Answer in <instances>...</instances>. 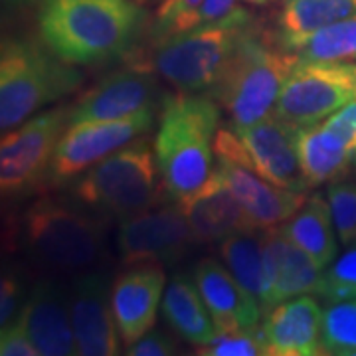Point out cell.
<instances>
[{"instance_id": "1", "label": "cell", "mask_w": 356, "mask_h": 356, "mask_svg": "<svg viewBox=\"0 0 356 356\" xmlns=\"http://www.w3.org/2000/svg\"><path fill=\"white\" fill-rule=\"evenodd\" d=\"M139 2L131 0H44L42 42L62 60L93 65L123 56L139 32Z\"/></svg>"}, {"instance_id": "2", "label": "cell", "mask_w": 356, "mask_h": 356, "mask_svg": "<svg viewBox=\"0 0 356 356\" xmlns=\"http://www.w3.org/2000/svg\"><path fill=\"white\" fill-rule=\"evenodd\" d=\"M216 103L208 95L168 97L154 137V161L166 194L177 204L194 196L214 175Z\"/></svg>"}, {"instance_id": "3", "label": "cell", "mask_w": 356, "mask_h": 356, "mask_svg": "<svg viewBox=\"0 0 356 356\" xmlns=\"http://www.w3.org/2000/svg\"><path fill=\"white\" fill-rule=\"evenodd\" d=\"M86 76L44 42L10 38L0 51V129L20 127L42 107L83 86Z\"/></svg>"}, {"instance_id": "4", "label": "cell", "mask_w": 356, "mask_h": 356, "mask_svg": "<svg viewBox=\"0 0 356 356\" xmlns=\"http://www.w3.org/2000/svg\"><path fill=\"white\" fill-rule=\"evenodd\" d=\"M295 65V56L283 50L277 40L273 42L267 34L248 26L210 95L226 109L234 131L250 127L273 113L281 88Z\"/></svg>"}, {"instance_id": "5", "label": "cell", "mask_w": 356, "mask_h": 356, "mask_svg": "<svg viewBox=\"0 0 356 356\" xmlns=\"http://www.w3.org/2000/svg\"><path fill=\"white\" fill-rule=\"evenodd\" d=\"M26 254L51 271H79L95 266L105 250V226L81 208L56 196H42L20 218Z\"/></svg>"}, {"instance_id": "6", "label": "cell", "mask_w": 356, "mask_h": 356, "mask_svg": "<svg viewBox=\"0 0 356 356\" xmlns=\"http://www.w3.org/2000/svg\"><path fill=\"white\" fill-rule=\"evenodd\" d=\"M154 151L147 140L127 147L89 166L76 184V196L83 204L111 216L129 218L147 212L159 198Z\"/></svg>"}, {"instance_id": "7", "label": "cell", "mask_w": 356, "mask_h": 356, "mask_svg": "<svg viewBox=\"0 0 356 356\" xmlns=\"http://www.w3.org/2000/svg\"><path fill=\"white\" fill-rule=\"evenodd\" d=\"M248 26H202L159 38L149 64L156 76L180 93L212 89L226 72Z\"/></svg>"}, {"instance_id": "8", "label": "cell", "mask_w": 356, "mask_h": 356, "mask_svg": "<svg viewBox=\"0 0 356 356\" xmlns=\"http://www.w3.org/2000/svg\"><path fill=\"white\" fill-rule=\"evenodd\" d=\"M214 153L218 161L216 170L240 202L243 216L252 228L280 226L305 204L307 196L303 192L277 186L255 170L236 131L218 129Z\"/></svg>"}, {"instance_id": "9", "label": "cell", "mask_w": 356, "mask_h": 356, "mask_svg": "<svg viewBox=\"0 0 356 356\" xmlns=\"http://www.w3.org/2000/svg\"><path fill=\"white\" fill-rule=\"evenodd\" d=\"M70 107L51 109L8 131L0 145V188L2 196H22L50 175L51 161L65 129Z\"/></svg>"}, {"instance_id": "10", "label": "cell", "mask_w": 356, "mask_h": 356, "mask_svg": "<svg viewBox=\"0 0 356 356\" xmlns=\"http://www.w3.org/2000/svg\"><path fill=\"white\" fill-rule=\"evenodd\" d=\"M356 99V64H297L281 88L275 113L299 129L313 127Z\"/></svg>"}, {"instance_id": "11", "label": "cell", "mask_w": 356, "mask_h": 356, "mask_svg": "<svg viewBox=\"0 0 356 356\" xmlns=\"http://www.w3.org/2000/svg\"><path fill=\"white\" fill-rule=\"evenodd\" d=\"M153 125V109L113 121H83L65 129L50 166L54 184H62L105 156L139 139Z\"/></svg>"}, {"instance_id": "12", "label": "cell", "mask_w": 356, "mask_h": 356, "mask_svg": "<svg viewBox=\"0 0 356 356\" xmlns=\"http://www.w3.org/2000/svg\"><path fill=\"white\" fill-rule=\"evenodd\" d=\"M194 240L191 224L180 206H165L123 218L117 229V250L125 264H170Z\"/></svg>"}, {"instance_id": "13", "label": "cell", "mask_w": 356, "mask_h": 356, "mask_svg": "<svg viewBox=\"0 0 356 356\" xmlns=\"http://www.w3.org/2000/svg\"><path fill=\"white\" fill-rule=\"evenodd\" d=\"M236 133L261 177L289 191H309L299 161L297 125L273 111L250 127L236 129Z\"/></svg>"}, {"instance_id": "14", "label": "cell", "mask_w": 356, "mask_h": 356, "mask_svg": "<svg viewBox=\"0 0 356 356\" xmlns=\"http://www.w3.org/2000/svg\"><path fill=\"white\" fill-rule=\"evenodd\" d=\"M159 83L149 67L115 72L70 107V125L83 121H113L153 109Z\"/></svg>"}, {"instance_id": "15", "label": "cell", "mask_w": 356, "mask_h": 356, "mask_svg": "<svg viewBox=\"0 0 356 356\" xmlns=\"http://www.w3.org/2000/svg\"><path fill=\"white\" fill-rule=\"evenodd\" d=\"M77 355L113 356L119 337L111 307V287L103 273H86L74 283L70 297Z\"/></svg>"}, {"instance_id": "16", "label": "cell", "mask_w": 356, "mask_h": 356, "mask_svg": "<svg viewBox=\"0 0 356 356\" xmlns=\"http://www.w3.org/2000/svg\"><path fill=\"white\" fill-rule=\"evenodd\" d=\"M165 271L156 261L135 264L123 271L111 287V307L117 331L125 344L139 341L153 329L165 295Z\"/></svg>"}, {"instance_id": "17", "label": "cell", "mask_w": 356, "mask_h": 356, "mask_svg": "<svg viewBox=\"0 0 356 356\" xmlns=\"http://www.w3.org/2000/svg\"><path fill=\"white\" fill-rule=\"evenodd\" d=\"M323 317L315 297L297 295L267 313L264 331L269 356H317L323 348Z\"/></svg>"}, {"instance_id": "18", "label": "cell", "mask_w": 356, "mask_h": 356, "mask_svg": "<svg viewBox=\"0 0 356 356\" xmlns=\"http://www.w3.org/2000/svg\"><path fill=\"white\" fill-rule=\"evenodd\" d=\"M194 283L216 323L218 331L234 332L259 325L264 309L259 299L240 285L220 261L206 257L194 267Z\"/></svg>"}, {"instance_id": "19", "label": "cell", "mask_w": 356, "mask_h": 356, "mask_svg": "<svg viewBox=\"0 0 356 356\" xmlns=\"http://www.w3.org/2000/svg\"><path fill=\"white\" fill-rule=\"evenodd\" d=\"M26 329L42 356L77 355L72 311L64 291L50 280L34 285L22 309Z\"/></svg>"}, {"instance_id": "20", "label": "cell", "mask_w": 356, "mask_h": 356, "mask_svg": "<svg viewBox=\"0 0 356 356\" xmlns=\"http://www.w3.org/2000/svg\"><path fill=\"white\" fill-rule=\"evenodd\" d=\"M178 206L188 220L196 242H220L236 232L252 228L218 170L200 191Z\"/></svg>"}, {"instance_id": "21", "label": "cell", "mask_w": 356, "mask_h": 356, "mask_svg": "<svg viewBox=\"0 0 356 356\" xmlns=\"http://www.w3.org/2000/svg\"><path fill=\"white\" fill-rule=\"evenodd\" d=\"M161 309L168 327L186 343L204 346L220 334L196 283L186 275H175L168 281Z\"/></svg>"}, {"instance_id": "22", "label": "cell", "mask_w": 356, "mask_h": 356, "mask_svg": "<svg viewBox=\"0 0 356 356\" xmlns=\"http://www.w3.org/2000/svg\"><path fill=\"white\" fill-rule=\"evenodd\" d=\"M297 147L309 188L343 177L353 163V149L325 123L299 129Z\"/></svg>"}, {"instance_id": "23", "label": "cell", "mask_w": 356, "mask_h": 356, "mask_svg": "<svg viewBox=\"0 0 356 356\" xmlns=\"http://www.w3.org/2000/svg\"><path fill=\"white\" fill-rule=\"evenodd\" d=\"M285 236L295 245L311 255L318 266L329 267L337 259L339 243H337V229L332 224L331 208L323 196H311L305 204L289 218L283 226Z\"/></svg>"}, {"instance_id": "24", "label": "cell", "mask_w": 356, "mask_h": 356, "mask_svg": "<svg viewBox=\"0 0 356 356\" xmlns=\"http://www.w3.org/2000/svg\"><path fill=\"white\" fill-rule=\"evenodd\" d=\"M350 16H356V0H287L277 20V44L289 51L299 40Z\"/></svg>"}, {"instance_id": "25", "label": "cell", "mask_w": 356, "mask_h": 356, "mask_svg": "<svg viewBox=\"0 0 356 356\" xmlns=\"http://www.w3.org/2000/svg\"><path fill=\"white\" fill-rule=\"evenodd\" d=\"M297 64H332L356 60V16L325 26L289 50Z\"/></svg>"}, {"instance_id": "26", "label": "cell", "mask_w": 356, "mask_h": 356, "mask_svg": "<svg viewBox=\"0 0 356 356\" xmlns=\"http://www.w3.org/2000/svg\"><path fill=\"white\" fill-rule=\"evenodd\" d=\"M220 254L232 271V275L240 281V285L259 299L264 236H257L255 228L236 232L226 240H222Z\"/></svg>"}, {"instance_id": "27", "label": "cell", "mask_w": 356, "mask_h": 356, "mask_svg": "<svg viewBox=\"0 0 356 356\" xmlns=\"http://www.w3.org/2000/svg\"><path fill=\"white\" fill-rule=\"evenodd\" d=\"M323 281V267L311 255L303 252L299 245L289 243L285 264L280 273V280L275 285L273 293V303L275 307L297 297V295H307V293H317Z\"/></svg>"}, {"instance_id": "28", "label": "cell", "mask_w": 356, "mask_h": 356, "mask_svg": "<svg viewBox=\"0 0 356 356\" xmlns=\"http://www.w3.org/2000/svg\"><path fill=\"white\" fill-rule=\"evenodd\" d=\"M325 355L356 356V299L337 301L323 317Z\"/></svg>"}, {"instance_id": "29", "label": "cell", "mask_w": 356, "mask_h": 356, "mask_svg": "<svg viewBox=\"0 0 356 356\" xmlns=\"http://www.w3.org/2000/svg\"><path fill=\"white\" fill-rule=\"evenodd\" d=\"M264 236V255H261V291H259V305L264 313H269L273 303V293L280 280L281 269L285 264V255L291 240L285 236L283 226H271L261 232Z\"/></svg>"}, {"instance_id": "30", "label": "cell", "mask_w": 356, "mask_h": 356, "mask_svg": "<svg viewBox=\"0 0 356 356\" xmlns=\"http://www.w3.org/2000/svg\"><path fill=\"white\" fill-rule=\"evenodd\" d=\"M204 356H259L267 355V339L264 325L234 332H222L212 343L198 346Z\"/></svg>"}, {"instance_id": "31", "label": "cell", "mask_w": 356, "mask_h": 356, "mask_svg": "<svg viewBox=\"0 0 356 356\" xmlns=\"http://www.w3.org/2000/svg\"><path fill=\"white\" fill-rule=\"evenodd\" d=\"M317 295L329 303L356 299V245L348 248V252L337 257L323 271Z\"/></svg>"}, {"instance_id": "32", "label": "cell", "mask_w": 356, "mask_h": 356, "mask_svg": "<svg viewBox=\"0 0 356 356\" xmlns=\"http://www.w3.org/2000/svg\"><path fill=\"white\" fill-rule=\"evenodd\" d=\"M332 224L344 248L356 245V184L337 182L327 192Z\"/></svg>"}, {"instance_id": "33", "label": "cell", "mask_w": 356, "mask_h": 356, "mask_svg": "<svg viewBox=\"0 0 356 356\" xmlns=\"http://www.w3.org/2000/svg\"><path fill=\"white\" fill-rule=\"evenodd\" d=\"M202 2L204 0H163L156 10V38L200 28Z\"/></svg>"}, {"instance_id": "34", "label": "cell", "mask_w": 356, "mask_h": 356, "mask_svg": "<svg viewBox=\"0 0 356 356\" xmlns=\"http://www.w3.org/2000/svg\"><path fill=\"white\" fill-rule=\"evenodd\" d=\"M214 24L248 26L250 14L240 8L236 0H204L200 8V28Z\"/></svg>"}, {"instance_id": "35", "label": "cell", "mask_w": 356, "mask_h": 356, "mask_svg": "<svg viewBox=\"0 0 356 356\" xmlns=\"http://www.w3.org/2000/svg\"><path fill=\"white\" fill-rule=\"evenodd\" d=\"M0 355L2 356H38V350L32 343L28 329H26L22 313L2 327L0 332Z\"/></svg>"}, {"instance_id": "36", "label": "cell", "mask_w": 356, "mask_h": 356, "mask_svg": "<svg viewBox=\"0 0 356 356\" xmlns=\"http://www.w3.org/2000/svg\"><path fill=\"white\" fill-rule=\"evenodd\" d=\"M22 287L20 281L14 277L13 273H4L2 287H0V327H6L13 323L24 309L22 303Z\"/></svg>"}, {"instance_id": "37", "label": "cell", "mask_w": 356, "mask_h": 356, "mask_svg": "<svg viewBox=\"0 0 356 356\" xmlns=\"http://www.w3.org/2000/svg\"><path fill=\"white\" fill-rule=\"evenodd\" d=\"M332 133H337L341 139L355 149L356 145V99L348 102L344 107H341L337 113H332L329 119L323 121Z\"/></svg>"}, {"instance_id": "38", "label": "cell", "mask_w": 356, "mask_h": 356, "mask_svg": "<svg viewBox=\"0 0 356 356\" xmlns=\"http://www.w3.org/2000/svg\"><path fill=\"white\" fill-rule=\"evenodd\" d=\"M127 355L131 356H165L175 355V344L161 331H149L139 341L127 344Z\"/></svg>"}, {"instance_id": "39", "label": "cell", "mask_w": 356, "mask_h": 356, "mask_svg": "<svg viewBox=\"0 0 356 356\" xmlns=\"http://www.w3.org/2000/svg\"><path fill=\"white\" fill-rule=\"evenodd\" d=\"M44 0H4L8 8H30V6H40Z\"/></svg>"}, {"instance_id": "40", "label": "cell", "mask_w": 356, "mask_h": 356, "mask_svg": "<svg viewBox=\"0 0 356 356\" xmlns=\"http://www.w3.org/2000/svg\"><path fill=\"white\" fill-rule=\"evenodd\" d=\"M245 2H250V4H255V6H261V4H267V2H271V0H245Z\"/></svg>"}, {"instance_id": "41", "label": "cell", "mask_w": 356, "mask_h": 356, "mask_svg": "<svg viewBox=\"0 0 356 356\" xmlns=\"http://www.w3.org/2000/svg\"><path fill=\"white\" fill-rule=\"evenodd\" d=\"M353 163H355L356 166V145H355V149H353Z\"/></svg>"}, {"instance_id": "42", "label": "cell", "mask_w": 356, "mask_h": 356, "mask_svg": "<svg viewBox=\"0 0 356 356\" xmlns=\"http://www.w3.org/2000/svg\"><path fill=\"white\" fill-rule=\"evenodd\" d=\"M135 2H139V4H143V2H145V0H135Z\"/></svg>"}, {"instance_id": "43", "label": "cell", "mask_w": 356, "mask_h": 356, "mask_svg": "<svg viewBox=\"0 0 356 356\" xmlns=\"http://www.w3.org/2000/svg\"><path fill=\"white\" fill-rule=\"evenodd\" d=\"M283 2H287V0H283Z\"/></svg>"}]
</instances>
